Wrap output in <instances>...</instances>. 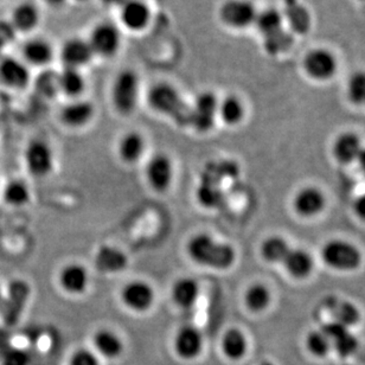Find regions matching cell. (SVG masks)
Here are the masks:
<instances>
[{
  "instance_id": "cell-1",
  "label": "cell",
  "mask_w": 365,
  "mask_h": 365,
  "mask_svg": "<svg viewBox=\"0 0 365 365\" xmlns=\"http://www.w3.org/2000/svg\"><path fill=\"white\" fill-rule=\"evenodd\" d=\"M186 252L193 262L217 271L228 269L236 260L235 250L230 245L220 242L207 232L193 235L187 241Z\"/></svg>"
},
{
  "instance_id": "cell-2",
  "label": "cell",
  "mask_w": 365,
  "mask_h": 365,
  "mask_svg": "<svg viewBox=\"0 0 365 365\" xmlns=\"http://www.w3.org/2000/svg\"><path fill=\"white\" fill-rule=\"evenodd\" d=\"M148 101L152 109L168 116L180 127H190L191 106L187 105L173 86L159 82L151 87Z\"/></svg>"
},
{
  "instance_id": "cell-3",
  "label": "cell",
  "mask_w": 365,
  "mask_h": 365,
  "mask_svg": "<svg viewBox=\"0 0 365 365\" xmlns=\"http://www.w3.org/2000/svg\"><path fill=\"white\" fill-rule=\"evenodd\" d=\"M139 98V78L132 71H123L118 74L112 88L114 108L123 115L134 112Z\"/></svg>"
},
{
  "instance_id": "cell-4",
  "label": "cell",
  "mask_w": 365,
  "mask_h": 365,
  "mask_svg": "<svg viewBox=\"0 0 365 365\" xmlns=\"http://www.w3.org/2000/svg\"><path fill=\"white\" fill-rule=\"evenodd\" d=\"M323 259L329 266L338 271H352L359 267L362 261L359 250L351 243L341 240H334L325 245Z\"/></svg>"
},
{
  "instance_id": "cell-5",
  "label": "cell",
  "mask_w": 365,
  "mask_h": 365,
  "mask_svg": "<svg viewBox=\"0 0 365 365\" xmlns=\"http://www.w3.org/2000/svg\"><path fill=\"white\" fill-rule=\"evenodd\" d=\"M217 98L211 91H203L198 95L196 101L191 106V121L190 127L200 133H207L214 127L218 114Z\"/></svg>"
},
{
  "instance_id": "cell-6",
  "label": "cell",
  "mask_w": 365,
  "mask_h": 365,
  "mask_svg": "<svg viewBox=\"0 0 365 365\" xmlns=\"http://www.w3.org/2000/svg\"><path fill=\"white\" fill-rule=\"evenodd\" d=\"M30 295V287L25 281L14 280L11 282L7 289V295L1 300L0 313L4 323L14 325L21 318L25 305Z\"/></svg>"
},
{
  "instance_id": "cell-7",
  "label": "cell",
  "mask_w": 365,
  "mask_h": 365,
  "mask_svg": "<svg viewBox=\"0 0 365 365\" xmlns=\"http://www.w3.org/2000/svg\"><path fill=\"white\" fill-rule=\"evenodd\" d=\"M257 9L250 0H227L220 9L223 24L232 29H246L257 19Z\"/></svg>"
},
{
  "instance_id": "cell-8",
  "label": "cell",
  "mask_w": 365,
  "mask_h": 365,
  "mask_svg": "<svg viewBox=\"0 0 365 365\" xmlns=\"http://www.w3.org/2000/svg\"><path fill=\"white\" fill-rule=\"evenodd\" d=\"M121 302L127 309L137 313L146 312L155 304V293L151 284L144 280H132L121 289Z\"/></svg>"
},
{
  "instance_id": "cell-9",
  "label": "cell",
  "mask_w": 365,
  "mask_h": 365,
  "mask_svg": "<svg viewBox=\"0 0 365 365\" xmlns=\"http://www.w3.org/2000/svg\"><path fill=\"white\" fill-rule=\"evenodd\" d=\"M25 163L32 176L37 178L48 176L53 168V150L44 141H31L25 151Z\"/></svg>"
},
{
  "instance_id": "cell-10",
  "label": "cell",
  "mask_w": 365,
  "mask_h": 365,
  "mask_svg": "<svg viewBox=\"0 0 365 365\" xmlns=\"http://www.w3.org/2000/svg\"><path fill=\"white\" fill-rule=\"evenodd\" d=\"M121 37L119 29L110 23L96 25L91 32L88 43L94 55L110 57L119 49Z\"/></svg>"
},
{
  "instance_id": "cell-11",
  "label": "cell",
  "mask_w": 365,
  "mask_h": 365,
  "mask_svg": "<svg viewBox=\"0 0 365 365\" xmlns=\"http://www.w3.org/2000/svg\"><path fill=\"white\" fill-rule=\"evenodd\" d=\"M146 178L155 191L165 192L173 184V160L164 153L153 155L146 166Z\"/></svg>"
},
{
  "instance_id": "cell-12",
  "label": "cell",
  "mask_w": 365,
  "mask_h": 365,
  "mask_svg": "<svg viewBox=\"0 0 365 365\" xmlns=\"http://www.w3.org/2000/svg\"><path fill=\"white\" fill-rule=\"evenodd\" d=\"M203 334L197 327L185 325L180 327L173 341L177 356L184 361H192L203 351Z\"/></svg>"
},
{
  "instance_id": "cell-13",
  "label": "cell",
  "mask_w": 365,
  "mask_h": 365,
  "mask_svg": "<svg viewBox=\"0 0 365 365\" xmlns=\"http://www.w3.org/2000/svg\"><path fill=\"white\" fill-rule=\"evenodd\" d=\"M304 67L311 78L327 81L336 74L337 62L334 55L327 50L317 49L306 55Z\"/></svg>"
},
{
  "instance_id": "cell-14",
  "label": "cell",
  "mask_w": 365,
  "mask_h": 365,
  "mask_svg": "<svg viewBox=\"0 0 365 365\" xmlns=\"http://www.w3.org/2000/svg\"><path fill=\"white\" fill-rule=\"evenodd\" d=\"M320 330L329 338L331 346L337 351L341 357H348L352 355L359 348L357 338L349 331V327L341 324L329 323L325 324Z\"/></svg>"
},
{
  "instance_id": "cell-15",
  "label": "cell",
  "mask_w": 365,
  "mask_h": 365,
  "mask_svg": "<svg viewBox=\"0 0 365 365\" xmlns=\"http://www.w3.org/2000/svg\"><path fill=\"white\" fill-rule=\"evenodd\" d=\"M89 280L88 271L80 264H67L60 273L61 287L71 295L83 294L88 289Z\"/></svg>"
},
{
  "instance_id": "cell-16",
  "label": "cell",
  "mask_w": 365,
  "mask_h": 365,
  "mask_svg": "<svg viewBox=\"0 0 365 365\" xmlns=\"http://www.w3.org/2000/svg\"><path fill=\"white\" fill-rule=\"evenodd\" d=\"M120 18L123 24L132 31H140L146 28L151 18V11L141 0H128L121 5Z\"/></svg>"
},
{
  "instance_id": "cell-17",
  "label": "cell",
  "mask_w": 365,
  "mask_h": 365,
  "mask_svg": "<svg viewBox=\"0 0 365 365\" xmlns=\"http://www.w3.org/2000/svg\"><path fill=\"white\" fill-rule=\"evenodd\" d=\"M93 56L94 53L89 46L88 41L80 38L69 39L64 43L61 51V57L63 63L66 64V68H74V69H78L82 66L88 64Z\"/></svg>"
},
{
  "instance_id": "cell-18",
  "label": "cell",
  "mask_w": 365,
  "mask_h": 365,
  "mask_svg": "<svg viewBox=\"0 0 365 365\" xmlns=\"http://www.w3.org/2000/svg\"><path fill=\"white\" fill-rule=\"evenodd\" d=\"M93 345L98 355L106 359H119L125 350V345L119 334L109 329H100L93 336Z\"/></svg>"
},
{
  "instance_id": "cell-19",
  "label": "cell",
  "mask_w": 365,
  "mask_h": 365,
  "mask_svg": "<svg viewBox=\"0 0 365 365\" xmlns=\"http://www.w3.org/2000/svg\"><path fill=\"white\" fill-rule=\"evenodd\" d=\"M0 80L11 88L21 89L28 86L30 73L21 61L7 57L0 62Z\"/></svg>"
},
{
  "instance_id": "cell-20",
  "label": "cell",
  "mask_w": 365,
  "mask_h": 365,
  "mask_svg": "<svg viewBox=\"0 0 365 365\" xmlns=\"http://www.w3.org/2000/svg\"><path fill=\"white\" fill-rule=\"evenodd\" d=\"M145 148L146 143L144 137L134 130L123 134L118 145L120 159L126 164L139 162L144 155Z\"/></svg>"
},
{
  "instance_id": "cell-21",
  "label": "cell",
  "mask_w": 365,
  "mask_h": 365,
  "mask_svg": "<svg viewBox=\"0 0 365 365\" xmlns=\"http://www.w3.org/2000/svg\"><path fill=\"white\" fill-rule=\"evenodd\" d=\"M200 284L192 277H180L173 284V299L180 309H191L200 298Z\"/></svg>"
},
{
  "instance_id": "cell-22",
  "label": "cell",
  "mask_w": 365,
  "mask_h": 365,
  "mask_svg": "<svg viewBox=\"0 0 365 365\" xmlns=\"http://www.w3.org/2000/svg\"><path fill=\"white\" fill-rule=\"evenodd\" d=\"M94 115V107L91 102L78 101L71 102L64 106L61 112V120L69 127H82L87 125Z\"/></svg>"
},
{
  "instance_id": "cell-23",
  "label": "cell",
  "mask_w": 365,
  "mask_h": 365,
  "mask_svg": "<svg viewBox=\"0 0 365 365\" xmlns=\"http://www.w3.org/2000/svg\"><path fill=\"white\" fill-rule=\"evenodd\" d=\"M325 205V198L323 193L316 187H306L297 195L294 200V207L298 214L309 217L319 214Z\"/></svg>"
},
{
  "instance_id": "cell-24",
  "label": "cell",
  "mask_w": 365,
  "mask_h": 365,
  "mask_svg": "<svg viewBox=\"0 0 365 365\" xmlns=\"http://www.w3.org/2000/svg\"><path fill=\"white\" fill-rule=\"evenodd\" d=\"M95 264L98 266V271L118 273L126 267L127 257L121 250L112 247H103L98 250V255L95 257Z\"/></svg>"
},
{
  "instance_id": "cell-25",
  "label": "cell",
  "mask_w": 365,
  "mask_h": 365,
  "mask_svg": "<svg viewBox=\"0 0 365 365\" xmlns=\"http://www.w3.org/2000/svg\"><path fill=\"white\" fill-rule=\"evenodd\" d=\"M53 53V48L44 39H30L23 48V55L26 62L37 67L49 63Z\"/></svg>"
},
{
  "instance_id": "cell-26",
  "label": "cell",
  "mask_w": 365,
  "mask_h": 365,
  "mask_svg": "<svg viewBox=\"0 0 365 365\" xmlns=\"http://www.w3.org/2000/svg\"><path fill=\"white\" fill-rule=\"evenodd\" d=\"M362 151L361 141L354 133L341 134L334 143V157L341 163H351L357 160Z\"/></svg>"
},
{
  "instance_id": "cell-27",
  "label": "cell",
  "mask_w": 365,
  "mask_h": 365,
  "mask_svg": "<svg viewBox=\"0 0 365 365\" xmlns=\"http://www.w3.org/2000/svg\"><path fill=\"white\" fill-rule=\"evenodd\" d=\"M39 12L37 7L32 4H19L12 14L11 24L14 25L16 31H31L38 25Z\"/></svg>"
},
{
  "instance_id": "cell-28",
  "label": "cell",
  "mask_w": 365,
  "mask_h": 365,
  "mask_svg": "<svg viewBox=\"0 0 365 365\" xmlns=\"http://www.w3.org/2000/svg\"><path fill=\"white\" fill-rule=\"evenodd\" d=\"M248 344L245 334L237 329H230L222 338V351L232 361H239L246 355Z\"/></svg>"
},
{
  "instance_id": "cell-29",
  "label": "cell",
  "mask_w": 365,
  "mask_h": 365,
  "mask_svg": "<svg viewBox=\"0 0 365 365\" xmlns=\"http://www.w3.org/2000/svg\"><path fill=\"white\" fill-rule=\"evenodd\" d=\"M284 12L292 29L298 34H306L311 25L309 11L298 0H284Z\"/></svg>"
},
{
  "instance_id": "cell-30",
  "label": "cell",
  "mask_w": 365,
  "mask_h": 365,
  "mask_svg": "<svg viewBox=\"0 0 365 365\" xmlns=\"http://www.w3.org/2000/svg\"><path fill=\"white\" fill-rule=\"evenodd\" d=\"M286 269L288 273L295 277H306L312 272V257L305 250H289L287 257L284 261Z\"/></svg>"
},
{
  "instance_id": "cell-31",
  "label": "cell",
  "mask_w": 365,
  "mask_h": 365,
  "mask_svg": "<svg viewBox=\"0 0 365 365\" xmlns=\"http://www.w3.org/2000/svg\"><path fill=\"white\" fill-rule=\"evenodd\" d=\"M327 309H330L332 316L334 317V322L344 327H352L359 320V309L350 302L330 299L327 302Z\"/></svg>"
},
{
  "instance_id": "cell-32",
  "label": "cell",
  "mask_w": 365,
  "mask_h": 365,
  "mask_svg": "<svg viewBox=\"0 0 365 365\" xmlns=\"http://www.w3.org/2000/svg\"><path fill=\"white\" fill-rule=\"evenodd\" d=\"M58 89L71 98L81 95L85 91V80L78 69L66 68L58 74Z\"/></svg>"
},
{
  "instance_id": "cell-33",
  "label": "cell",
  "mask_w": 365,
  "mask_h": 365,
  "mask_svg": "<svg viewBox=\"0 0 365 365\" xmlns=\"http://www.w3.org/2000/svg\"><path fill=\"white\" fill-rule=\"evenodd\" d=\"M218 114L227 125L234 126L242 121L245 107L239 98L230 95L218 105Z\"/></svg>"
},
{
  "instance_id": "cell-34",
  "label": "cell",
  "mask_w": 365,
  "mask_h": 365,
  "mask_svg": "<svg viewBox=\"0 0 365 365\" xmlns=\"http://www.w3.org/2000/svg\"><path fill=\"white\" fill-rule=\"evenodd\" d=\"M282 21L284 18L279 11L275 9H268L257 14L254 24L260 31L261 35L266 37L282 30Z\"/></svg>"
},
{
  "instance_id": "cell-35",
  "label": "cell",
  "mask_w": 365,
  "mask_h": 365,
  "mask_svg": "<svg viewBox=\"0 0 365 365\" xmlns=\"http://www.w3.org/2000/svg\"><path fill=\"white\" fill-rule=\"evenodd\" d=\"M245 302L250 311L261 312L267 309L271 302V293L268 288L262 284H254L247 289Z\"/></svg>"
},
{
  "instance_id": "cell-36",
  "label": "cell",
  "mask_w": 365,
  "mask_h": 365,
  "mask_svg": "<svg viewBox=\"0 0 365 365\" xmlns=\"http://www.w3.org/2000/svg\"><path fill=\"white\" fill-rule=\"evenodd\" d=\"M289 250L287 242L277 236L266 240L261 247V254L268 262H284Z\"/></svg>"
},
{
  "instance_id": "cell-37",
  "label": "cell",
  "mask_w": 365,
  "mask_h": 365,
  "mask_svg": "<svg viewBox=\"0 0 365 365\" xmlns=\"http://www.w3.org/2000/svg\"><path fill=\"white\" fill-rule=\"evenodd\" d=\"M30 197V189L21 180H12L4 189V200L12 207H23L28 204Z\"/></svg>"
},
{
  "instance_id": "cell-38",
  "label": "cell",
  "mask_w": 365,
  "mask_h": 365,
  "mask_svg": "<svg viewBox=\"0 0 365 365\" xmlns=\"http://www.w3.org/2000/svg\"><path fill=\"white\" fill-rule=\"evenodd\" d=\"M198 203L202 204L204 207H216L220 205L222 200V193L217 187H215L214 182L203 180L196 191Z\"/></svg>"
},
{
  "instance_id": "cell-39",
  "label": "cell",
  "mask_w": 365,
  "mask_h": 365,
  "mask_svg": "<svg viewBox=\"0 0 365 365\" xmlns=\"http://www.w3.org/2000/svg\"><path fill=\"white\" fill-rule=\"evenodd\" d=\"M293 39L292 36L284 30L272 34V35L264 37V49L268 53L277 55V53H284L292 46Z\"/></svg>"
},
{
  "instance_id": "cell-40",
  "label": "cell",
  "mask_w": 365,
  "mask_h": 365,
  "mask_svg": "<svg viewBox=\"0 0 365 365\" xmlns=\"http://www.w3.org/2000/svg\"><path fill=\"white\" fill-rule=\"evenodd\" d=\"M306 345H307L309 351L317 357H325L332 349L329 338L324 334L322 330L311 332L306 339Z\"/></svg>"
},
{
  "instance_id": "cell-41",
  "label": "cell",
  "mask_w": 365,
  "mask_h": 365,
  "mask_svg": "<svg viewBox=\"0 0 365 365\" xmlns=\"http://www.w3.org/2000/svg\"><path fill=\"white\" fill-rule=\"evenodd\" d=\"M348 95L355 105H365V73L359 71L352 75L349 80Z\"/></svg>"
},
{
  "instance_id": "cell-42",
  "label": "cell",
  "mask_w": 365,
  "mask_h": 365,
  "mask_svg": "<svg viewBox=\"0 0 365 365\" xmlns=\"http://www.w3.org/2000/svg\"><path fill=\"white\" fill-rule=\"evenodd\" d=\"M37 89L46 95H53L58 89V74H53L51 71L44 73L37 78Z\"/></svg>"
},
{
  "instance_id": "cell-43",
  "label": "cell",
  "mask_w": 365,
  "mask_h": 365,
  "mask_svg": "<svg viewBox=\"0 0 365 365\" xmlns=\"http://www.w3.org/2000/svg\"><path fill=\"white\" fill-rule=\"evenodd\" d=\"M69 365H100L98 355L88 349H78L71 355Z\"/></svg>"
},
{
  "instance_id": "cell-44",
  "label": "cell",
  "mask_w": 365,
  "mask_h": 365,
  "mask_svg": "<svg viewBox=\"0 0 365 365\" xmlns=\"http://www.w3.org/2000/svg\"><path fill=\"white\" fill-rule=\"evenodd\" d=\"M28 354L21 349H12L4 356L3 365H29Z\"/></svg>"
},
{
  "instance_id": "cell-45",
  "label": "cell",
  "mask_w": 365,
  "mask_h": 365,
  "mask_svg": "<svg viewBox=\"0 0 365 365\" xmlns=\"http://www.w3.org/2000/svg\"><path fill=\"white\" fill-rule=\"evenodd\" d=\"M16 35V29L14 25L7 21H0V46H6L12 42Z\"/></svg>"
},
{
  "instance_id": "cell-46",
  "label": "cell",
  "mask_w": 365,
  "mask_h": 365,
  "mask_svg": "<svg viewBox=\"0 0 365 365\" xmlns=\"http://www.w3.org/2000/svg\"><path fill=\"white\" fill-rule=\"evenodd\" d=\"M355 210L356 214L359 215V217L365 221V195L359 197V200H356Z\"/></svg>"
},
{
  "instance_id": "cell-47",
  "label": "cell",
  "mask_w": 365,
  "mask_h": 365,
  "mask_svg": "<svg viewBox=\"0 0 365 365\" xmlns=\"http://www.w3.org/2000/svg\"><path fill=\"white\" fill-rule=\"evenodd\" d=\"M359 168L362 170V173L365 175V148H362V151L359 153Z\"/></svg>"
},
{
  "instance_id": "cell-48",
  "label": "cell",
  "mask_w": 365,
  "mask_h": 365,
  "mask_svg": "<svg viewBox=\"0 0 365 365\" xmlns=\"http://www.w3.org/2000/svg\"><path fill=\"white\" fill-rule=\"evenodd\" d=\"M105 4H108V5H123V4L126 3L128 0H103Z\"/></svg>"
},
{
  "instance_id": "cell-49",
  "label": "cell",
  "mask_w": 365,
  "mask_h": 365,
  "mask_svg": "<svg viewBox=\"0 0 365 365\" xmlns=\"http://www.w3.org/2000/svg\"><path fill=\"white\" fill-rule=\"evenodd\" d=\"M46 1L49 5H53V6H60L64 3V0H46Z\"/></svg>"
},
{
  "instance_id": "cell-50",
  "label": "cell",
  "mask_w": 365,
  "mask_h": 365,
  "mask_svg": "<svg viewBox=\"0 0 365 365\" xmlns=\"http://www.w3.org/2000/svg\"><path fill=\"white\" fill-rule=\"evenodd\" d=\"M1 300H3V295H1V291H0V305H1Z\"/></svg>"
},
{
  "instance_id": "cell-51",
  "label": "cell",
  "mask_w": 365,
  "mask_h": 365,
  "mask_svg": "<svg viewBox=\"0 0 365 365\" xmlns=\"http://www.w3.org/2000/svg\"><path fill=\"white\" fill-rule=\"evenodd\" d=\"M261 365H274V364H272V363H269V362H264V363H262V364Z\"/></svg>"
}]
</instances>
